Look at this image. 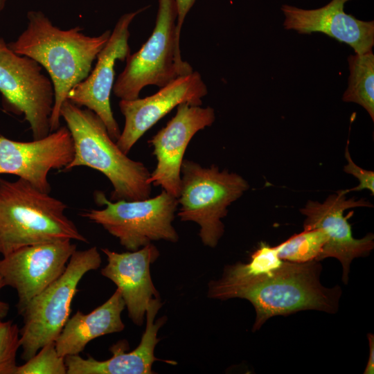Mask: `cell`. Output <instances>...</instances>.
Masks as SVG:
<instances>
[{
  "instance_id": "obj_1",
  "label": "cell",
  "mask_w": 374,
  "mask_h": 374,
  "mask_svg": "<svg viewBox=\"0 0 374 374\" xmlns=\"http://www.w3.org/2000/svg\"><path fill=\"white\" fill-rule=\"evenodd\" d=\"M320 261L284 260L277 268L229 283H208V296L218 300L233 298L249 301L256 311L252 331L259 330L271 317L303 310L333 314L338 311L340 286L326 287L320 281Z\"/></svg>"
},
{
  "instance_id": "obj_2",
  "label": "cell",
  "mask_w": 374,
  "mask_h": 374,
  "mask_svg": "<svg viewBox=\"0 0 374 374\" xmlns=\"http://www.w3.org/2000/svg\"><path fill=\"white\" fill-rule=\"evenodd\" d=\"M27 18L26 30L8 46L17 55L33 59L48 72L55 92L50 119L52 132L60 127V108L68 93L89 75L112 31L92 37L83 34L80 26L62 30L42 11H29Z\"/></svg>"
},
{
  "instance_id": "obj_3",
  "label": "cell",
  "mask_w": 374,
  "mask_h": 374,
  "mask_svg": "<svg viewBox=\"0 0 374 374\" xmlns=\"http://www.w3.org/2000/svg\"><path fill=\"white\" fill-rule=\"evenodd\" d=\"M60 116L66 123L74 147L73 159L63 170L87 166L100 172L113 186L109 199L112 202L150 197L148 169L121 151L96 114L66 99L61 106Z\"/></svg>"
},
{
  "instance_id": "obj_4",
  "label": "cell",
  "mask_w": 374,
  "mask_h": 374,
  "mask_svg": "<svg viewBox=\"0 0 374 374\" xmlns=\"http://www.w3.org/2000/svg\"><path fill=\"white\" fill-rule=\"evenodd\" d=\"M67 206L25 179L0 177V253L63 240L87 242L65 214Z\"/></svg>"
},
{
  "instance_id": "obj_5",
  "label": "cell",
  "mask_w": 374,
  "mask_h": 374,
  "mask_svg": "<svg viewBox=\"0 0 374 374\" xmlns=\"http://www.w3.org/2000/svg\"><path fill=\"white\" fill-rule=\"evenodd\" d=\"M158 5L151 35L138 51L127 57L125 67L114 84L112 91L121 100L138 98L146 86L161 88L193 71L181 57L175 0H158Z\"/></svg>"
},
{
  "instance_id": "obj_6",
  "label": "cell",
  "mask_w": 374,
  "mask_h": 374,
  "mask_svg": "<svg viewBox=\"0 0 374 374\" xmlns=\"http://www.w3.org/2000/svg\"><path fill=\"white\" fill-rule=\"evenodd\" d=\"M181 183L177 216L182 222L199 224L202 243L215 247L224 232L222 219L228 213V206L249 188L240 175L220 171L217 166L202 167L184 159L181 166Z\"/></svg>"
},
{
  "instance_id": "obj_7",
  "label": "cell",
  "mask_w": 374,
  "mask_h": 374,
  "mask_svg": "<svg viewBox=\"0 0 374 374\" xmlns=\"http://www.w3.org/2000/svg\"><path fill=\"white\" fill-rule=\"evenodd\" d=\"M97 247L75 250L65 270L33 298L20 313L21 358L28 360L44 345L55 341L69 318L72 300L82 277L100 266Z\"/></svg>"
},
{
  "instance_id": "obj_8",
  "label": "cell",
  "mask_w": 374,
  "mask_h": 374,
  "mask_svg": "<svg viewBox=\"0 0 374 374\" xmlns=\"http://www.w3.org/2000/svg\"><path fill=\"white\" fill-rule=\"evenodd\" d=\"M95 199L106 207L87 210L81 215L101 225L128 251L138 250L152 241L176 242L179 240L172 225L178 200L163 190L152 198L114 202L108 200L104 193L98 191Z\"/></svg>"
},
{
  "instance_id": "obj_9",
  "label": "cell",
  "mask_w": 374,
  "mask_h": 374,
  "mask_svg": "<svg viewBox=\"0 0 374 374\" xmlns=\"http://www.w3.org/2000/svg\"><path fill=\"white\" fill-rule=\"evenodd\" d=\"M33 59L14 53L0 37V92L9 111L24 115L33 139L51 132L55 92L51 78Z\"/></svg>"
},
{
  "instance_id": "obj_10",
  "label": "cell",
  "mask_w": 374,
  "mask_h": 374,
  "mask_svg": "<svg viewBox=\"0 0 374 374\" xmlns=\"http://www.w3.org/2000/svg\"><path fill=\"white\" fill-rule=\"evenodd\" d=\"M371 206L373 205L364 198L347 199L346 193L341 190L329 195L322 203L309 200L305 207L299 210L305 216L303 229H321L327 235V242L317 261L330 257L339 260L344 284L348 282L353 260L368 256L373 249L374 236L370 233L362 238H355L348 222L353 211L346 217L344 216V212L356 207Z\"/></svg>"
},
{
  "instance_id": "obj_11",
  "label": "cell",
  "mask_w": 374,
  "mask_h": 374,
  "mask_svg": "<svg viewBox=\"0 0 374 374\" xmlns=\"http://www.w3.org/2000/svg\"><path fill=\"white\" fill-rule=\"evenodd\" d=\"M75 250L76 245L68 240L25 246L0 259V276L5 286L17 291L19 314L62 274Z\"/></svg>"
},
{
  "instance_id": "obj_12",
  "label": "cell",
  "mask_w": 374,
  "mask_h": 374,
  "mask_svg": "<svg viewBox=\"0 0 374 374\" xmlns=\"http://www.w3.org/2000/svg\"><path fill=\"white\" fill-rule=\"evenodd\" d=\"M148 8L125 13L119 18L108 41L98 54L93 69L67 95V100L72 103L80 107H85L96 114L115 142L121 132L110 105V95L114 84V66L116 60L125 61L130 55L129 26L134 17Z\"/></svg>"
},
{
  "instance_id": "obj_13",
  "label": "cell",
  "mask_w": 374,
  "mask_h": 374,
  "mask_svg": "<svg viewBox=\"0 0 374 374\" xmlns=\"http://www.w3.org/2000/svg\"><path fill=\"white\" fill-rule=\"evenodd\" d=\"M215 120V110L183 103L177 112L148 141L153 148L157 166L148 179L154 186L178 197L181 183V166L189 142L199 131L210 127Z\"/></svg>"
},
{
  "instance_id": "obj_14",
  "label": "cell",
  "mask_w": 374,
  "mask_h": 374,
  "mask_svg": "<svg viewBox=\"0 0 374 374\" xmlns=\"http://www.w3.org/2000/svg\"><path fill=\"white\" fill-rule=\"evenodd\" d=\"M73 141L66 126L46 136L22 142L0 136V174H12L49 193L48 172L64 169L73 159Z\"/></svg>"
},
{
  "instance_id": "obj_15",
  "label": "cell",
  "mask_w": 374,
  "mask_h": 374,
  "mask_svg": "<svg viewBox=\"0 0 374 374\" xmlns=\"http://www.w3.org/2000/svg\"><path fill=\"white\" fill-rule=\"evenodd\" d=\"M208 93L207 87L198 71L180 76L152 96L134 100H121L119 108L125 125L116 142L127 154L138 140L160 119L183 103L201 106Z\"/></svg>"
},
{
  "instance_id": "obj_16",
  "label": "cell",
  "mask_w": 374,
  "mask_h": 374,
  "mask_svg": "<svg viewBox=\"0 0 374 374\" xmlns=\"http://www.w3.org/2000/svg\"><path fill=\"white\" fill-rule=\"evenodd\" d=\"M350 0H331L326 6L305 10L283 5L285 30L300 34L322 33L350 46L357 54L372 51L374 45V21H363L344 11Z\"/></svg>"
},
{
  "instance_id": "obj_17",
  "label": "cell",
  "mask_w": 374,
  "mask_h": 374,
  "mask_svg": "<svg viewBox=\"0 0 374 374\" xmlns=\"http://www.w3.org/2000/svg\"><path fill=\"white\" fill-rule=\"evenodd\" d=\"M107 264L101 274L111 280L121 292L128 316L134 323L141 326L151 299H160L152 281L150 265L159 256L153 244L124 253L101 249Z\"/></svg>"
},
{
  "instance_id": "obj_18",
  "label": "cell",
  "mask_w": 374,
  "mask_h": 374,
  "mask_svg": "<svg viewBox=\"0 0 374 374\" xmlns=\"http://www.w3.org/2000/svg\"><path fill=\"white\" fill-rule=\"evenodd\" d=\"M160 299H151L146 310V328L139 346L130 352L126 340L113 344L109 350L112 356L106 360H97L90 355L83 358L80 355L64 357L67 374H152V366L159 359L154 356V349L159 341L157 332L166 322L163 317L154 322L161 307Z\"/></svg>"
},
{
  "instance_id": "obj_19",
  "label": "cell",
  "mask_w": 374,
  "mask_h": 374,
  "mask_svg": "<svg viewBox=\"0 0 374 374\" xmlns=\"http://www.w3.org/2000/svg\"><path fill=\"white\" fill-rule=\"evenodd\" d=\"M125 307L121 292L117 288L110 298L91 312L85 314L77 311L69 318L55 341L57 353L64 357L79 355L91 340L123 330L121 313Z\"/></svg>"
},
{
  "instance_id": "obj_20",
  "label": "cell",
  "mask_w": 374,
  "mask_h": 374,
  "mask_svg": "<svg viewBox=\"0 0 374 374\" xmlns=\"http://www.w3.org/2000/svg\"><path fill=\"white\" fill-rule=\"evenodd\" d=\"M348 87L342 100L361 105L374 121V55L373 51L350 55L348 58Z\"/></svg>"
},
{
  "instance_id": "obj_21",
  "label": "cell",
  "mask_w": 374,
  "mask_h": 374,
  "mask_svg": "<svg viewBox=\"0 0 374 374\" xmlns=\"http://www.w3.org/2000/svg\"><path fill=\"white\" fill-rule=\"evenodd\" d=\"M328 238L321 229H303L276 246L278 257L293 262L317 260Z\"/></svg>"
},
{
  "instance_id": "obj_22",
  "label": "cell",
  "mask_w": 374,
  "mask_h": 374,
  "mask_svg": "<svg viewBox=\"0 0 374 374\" xmlns=\"http://www.w3.org/2000/svg\"><path fill=\"white\" fill-rule=\"evenodd\" d=\"M65 359L56 350L55 341L42 347L38 352L18 366L15 374H66Z\"/></svg>"
},
{
  "instance_id": "obj_23",
  "label": "cell",
  "mask_w": 374,
  "mask_h": 374,
  "mask_svg": "<svg viewBox=\"0 0 374 374\" xmlns=\"http://www.w3.org/2000/svg\"><path fill=\"white\" fill-rule=\"evenodd\" d=\"M21 347L19 328L12 321L0 320V374H15Z\"/></svg>"
},
{
  "instance_id": "obj_24",
  "label": "cell",
  "mask_w": 374,
  "mask_h": 374,
  "mask_svg": "<svg viewBox=\"0 0 374 374\" xmlns=\"http://www.w3.org/2000/svg\"><path fill=\"white\" fill-rule=\"evenodd\" d=\"M348 141L345 150V157L347 160V164L344 166V171L350 174L358 179L359 184L350 189L344 190L347 194L351 191H359L364 189L368 190L372 195L374 194V172L371 170H367L358 166L352 159L349 149Z\"/></svg>"
},
{
  "instance_id": "obj_25",
  "label": "cell",
  "mask_w": 374,
  "mask_h": 374,
  "mask_svg": "<svg viewBox=\"0 0 374 374\" xmlns=\"http://www.w3.org/2000/svg\"><path fill=\"white\" fill-rule=\"evenodd\" d=\"M195 1L196 0H175L177 11L176 32L179 39L185 18Z\"/></svg>"
},
{
  "instance_id": "obj_26",
  "label": "cell",
  "mask_w": 374,
  "mask_h": 374,
  "mask_svg": "<svg viewBox=\"0 0 374 374\" xmlns=\"http://www.w3.org/2000/svg\"><path fill=\"white\" fill-rule=\"evenodd\" d=\"M369 345V357L364 369V374L374 373V335L372 333L367 334Z\"/></svg>"
},
{
  "instance_id": "obj_27",
  "label": "cell",
  "mask_w": 374,
  "mask_h": 374,
  "mask_svg": "<svg viewBox=\"0 0 374 374\" xmlns=\"http://www.w3.org/2000/svg\"><path fill=\"white\" fill-rule=\"evenodd\" d=\"M5 287L2 278L0 276V290ZM10 305L8 303L0 299V320H3L8 315Z\"/></svg>"
},
{
  "instance_id": "obj_28",
  "label": "cell",
  "mask_w": 374,
  "mask_h": 374,
  "mask_svg": "<svg viewBox=\"0 0 374 374\" xmlns=\"http://www.w3.org/2000/svg\"><path fill=\"white\" fill-rule=\"evenodd\" d=\"M7 0H0V12L3 10Z\"/></svg>"
}]
</instances>
